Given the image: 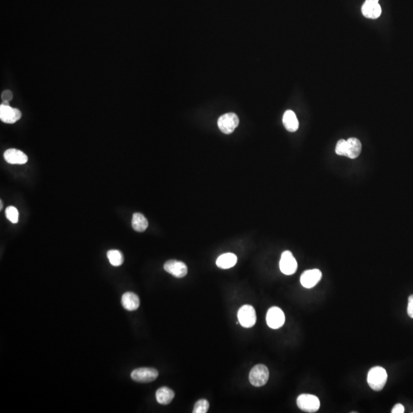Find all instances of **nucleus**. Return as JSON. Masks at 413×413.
<instances>
[{"label": "nucleus", "mask_w": 413, "mask_h": 413, "mask_svg": "<svg viewBox=\"0 0 413 413\" xmlns=\"http://www.w3.org/2000/svg\"><path fill=\"white\" fill-rule=\"evenodd\" d=\"M387 381V373L382 367H375L370 369L368 375V383L370 387L375 391L383 390Z\"/></svg>", "instance_id": "1"}, {"label": "nucleus", "mask_w": 413, "mask_h": 413, "mask_svg": "<svg viewBox=\"0 0 413 413\" xmlns=\"http://www.w3.org/2000/svg\"><path fill=\"white\" fill-rule=\"evenodd\" d=\"M269 377V372L268 368L263 364H258L250 371L249 380L252 385L261 387L267 383Z\"/></svg>", "instance_id": "2"}, {"label": "nucleus", "mask_w": 413, "mask_h": 413, "mask_svg": "<svg viewBox=\"0 0 413 413\" xmlns=\"http://www.w3.org/2000/svg\"><path fill=\"white\" fill-rule=\"evenodd\" d=\"M299 408L306 413H315L320 408V400L311 394H302L298 397Z\"/></svg>", "instance_id": "3"}, {"label": "nucleus", "mask_w": 413, "mask_h": 413, "mask_svg": "<svg viewBox=\"0 0 413 413\" xmlns=\"http://www.w3.org/2000/svg\"><path fill=\"white\" fill-rule=\"evenodd\" d=\"M239 324L243 327L249 328L254 326L257 322V315L253 306L246 304L239 308L238 314Z\"/></svg>", "instance_id": "4"}, {"label": "nucleus", "mask_w": 413, "mask_h": 413, "mask_svg": "<svg viewBox=\"0 0 413 413\" xmlns=\"http://www.w3.org/2000/svg\"><path fill=\"white\" fill-rule=\"evenodd\" d=\"M217 125L223 133H232L239 125V118L235 113H226L218 119Z\"/></svg>", "instance_id": "5"}, {"label": "nucleus", "mask_w": 413, "mask_h": 413, "mask_svg": "<svg viewBox=\"0 0 413 413\" xmlns=\"http://www.w3.org/2000/svg\"><path fill=\"white\" fill-rule=\"evenodd\" d=\"M158 376V371L153 368H138L131 373L132 380L138 383H150L156 380Z\"/></svg>", "instance_id": "6"}, {"label": "nucleus", "mask_w": 413, "mask_h": 413, "mask_svg": "<svg viewBox=\"0 0 413 413\" xmlns=\"http://www.w3.org/2000/svg\"><path fill=\"white\" fill-rule=\"evenodd\" d=\"M280 268L283 274L290 276L297 270L298 263L290 251L283 252L280 262Z\"/></svg>", "instance_id": "7"}, {"label": "nucleus", "mask_w": 413, "mask_h": 413, "mask_svg": "<svg viewBox=\"0 0 413 413\" xmlns=\"http://www.w3.org/2000/svg\"><path fill=\"white\" fill-rule=\"evenodd\" d=\"M285 317L283 310L278 307H272L266 314V323L272 329H279L285 323Z\"/></svg>", "instance_id": "8"}, {"label": "nucleus", "mask_w": 413, "mask_h": 413, "mask_svg": "<svg viewBox=\"0 0 413 413\" xmlns=\"http://www.w3.org/2000/svg\"><path fill=\"white\" fill-rule=\"evenodd\" d=\"M21 111L16 108H11L9 104L2 103L0 106V119L3 123L13 124L20 120Z\"/></svg>", "instance_id": "9"}, {"label": "nucleus", "mask_w": 413, "mask_h": 413, "mask_svg": "<svg viewBox=\"0 0 413 413\" xmlns=\"http://www.w3.org/2000/svg\"><path fill=\"white\" fill-rule=\"evenodd\" d=\"M322 277V273L319 269L306 270L301 276V284L306 288H313L319 283Z\"/></svg>", "instance_id": "10"}, {"label": "nucleus", "mask_w": 413, "mask_h": 413, "mask_svg": "<svg viewBox=\"0 0 413 413\" xmlns=\"http://www.w3.org/2000/svg\"><path fill=\"white\" fill-rule=\"evenodd\" d=\"M164 269L167 273L173 275L176 278H183L188 273L187 265L181 261H167L164 265Z\"/></svg>", "instance_id": "11"}, {"label": "nucleus", "mask_w": 413, "mask_h": 413, "mask_svg": "<svg viewBox=\"0 0 413 413\" xmlns=\"http://www.w3.org/2000/svg\"><path fill=\"white\" fill-rule=\"evenodd\" d=\"M362 13L368 19H377L382 13L379 0H366L362 6Z\"/></svg>", "instance_id": "12"}, {"label": "nucleus", "mask_w": 413, "mask_h": 413, "mask_svg": "<svg viewBox=\"0 0 413 413\" xmlns=\"http://www.w3.org/2000/svg\"><path fill=\"white\" fill-rule=\"evenodd\" d=\"M4 158L12 165H24L28 162V156L23 152L16 149H9L4 152Z\"/></svg>", "instance_id": "13"}, {"label": "nucleus", "mask_w": 413, "mask_h": 413, "mask_svg": "<svg viewBox=\"0 0 413 413\" xmlns=\"http://www.w3.org/2000/svg\"><path fill=\"white\" fill-rule=\"evenodd\" d=\"M122 304L127 311H133L138 309L140 304L139 297L133 292H126L122 296Z\"/></svg>", "instance_id": "14"}, {"label": "nucleus", "mask_w": 413, "mask_h": 413, "mask_svg": "<svg viewBox=\"0 0 413 413\" xmlns=\"http://www.w3.org/2000/svg\"><path fill=\"white\" fill-rule=\"evenodd\" d=\"M362 150L361 141L357 138H350L347 140V155L348 158L354 159L360 155Z\"/></svg>", "instance_id": "15"}, {"label": "nucleus", "mask_w": 413, "mask_h": 413, "mask_svg": "<svg viewBox=\"0 0 413 413\" xmlns=\"http://www.w3.org/2000/svg\"><path fill=\"white\" fill-rule=\"evenodd\" d=\"M283 124L288 132H296L299 129V123L296 113L292 110L285 111L283 115Z\"/></svg>", "instance_id": "16"}, {"label": "nucleus", "mask_w": 413, "mask_h": 413, "mask_svg": "<svg viewBox=\"0 0 413 413\" xmlns=\"http://www.w3.org/2000/svg\"><path fill=\"white\" fill-rule=\"evenodd\" d=\"M238 262V257L231 253H224L218 257L216 261L217 265L220 269H227L234 267Z\"/></svg>", "instance_id": "17"}, {"label": "nucleus", "mask_w": 413, "mask_h": 413, "mask_svg": "<svg viewBox=\"0 0 413 413\" xmlns=\"http://www.w3.org/2000/svg\"><path fill=\"white\" fill-rule=\"evenodd\" d=\"M155 397H156L157 402L159 404L168 405L174 399V392L169 387H161L156 391Z\"/></svg>", "instance_id": "18"}, {"label": "nucleus", "mask_w": 413, "mask_h": 413, "mask_svg": "<svg viewBox=\"0 0 413 413\" xmlns=\"http://www.w3.org/2000/svg\"><path fill=\"white\" fill-rule=\"evenodd\" d=\"M148 220L144 215L140 213H135L132 216V227L137 232H144L148 227Z\"/></svg>", "instance_id": "19"}, {"label": "nucleus", "mask_w": 413, "mask_h": 413, "mask_svg": "<svg viewBox=\"0 0 413 413\" xmlns=\"http://www.w3.org/2000/svg\"><path fill=\"white\" fill-rule=\"evenodd\" d=\"M108 258L111 265L113 266H120L123 263L124 257L123 253L119 250H111L108 252Z\"/></svg>", "instance_id": "20"}, {"label": "nucleus", "mask_w": 413, "mask_h": 413, "mask_svg": "<svg viewBox=\"0 0 413 413\" xmlns=\"http://www.w3.org/2000/svg\"><path fill=\"white\" fill-rule=\"evenodd\" d=\"M210 404L207 399H200L197 401L194 407V413H206L209 410Z\"/></svg>", "instance_id": "21"}, {"label": "nucleus", "mask_w": 413, "mask_h": 413, "mask_svg": "<svg viewBox=\"0 0 413 413\" xmlns=\"http://www.w3.org/2000/svg\"><path fill=\"white\" fill-rule=\"evenodd\" d=\"M5 216L7 217L9 221L13 223H17L19 221V211L17 208H15L13 206L8 207L5 210Z\"/></svg>", "instance_id": "22"}, {"label": "nucleus", "mask_w": 413, "mask_h": 413, "mask_svg": "<svg viewBox=\"0 0 413 413\" xmlns=\"http://www.w3.org/2000/svg\"><path fill=\"white\" fill-rule=\"evenodd\" d=\"M335 152L337 155L346 156L347 140H345V139H340V140L338 141V143L336 145Z\"/></svg>", "instance_id": "23"}, {"label": "nucleus", "mask_w": 413, "mask_h": 413, "mask_svg": "<svg viewBox=\"0 0 413 413\" xmlns=\"http://www.w3.org/2000/svg\"><path fill=\"white\" fill-rule=\"evenodd\" d=\"M13 93H12V91L9 90H4V91L2 93V96H1V98H2V101H3V103H5V104H8L9 101H11L12 99H13Z\"/></svg>", "instance_id": "24"}, {"label": "nucleus", "mask_w": 413, "mask_h": 413, "mask_svg": "<svg viewBox=\"0 0 413 413\" xmlns=\"http://www.w3.org/2000/svg\"><path fill=\"white\" fill-rule=\"evenodd\" d=\"M408 303L407 312H408L409 316L410 318H413V295H412V296L409 297Z\"/></svg>", "instance_id": "25"}, {"label": "nucleus", "mask_w": 413, "mask_h": 413, "mask_svg": "<svg viewBox=\"0 0 413 413\" xmlns=\"http://www.w3.org/2000/svg\"><path fill=\"white\" fill-rule=\"evenodd\" d=\"M392 413H403L405 412L404 406L402 404H396L392 410Z\"/></svg>", "instance_id": "26"}, {"label": "nucleus", "mask_w": 413, "mask_h": 413, "mask_svg": "<svg viewBox=\"0 0 413 413\" xmlns=\"http://www.w3.org/2000/svg\"><path fill=\"white\" fill-rule=\"evenodd\" d=\"M0 204H1V205H0V206H1V207H0V210H2V207H3V204H2V200H0Z\"/></svg>", "instance_id": "27"}]
</instances>
